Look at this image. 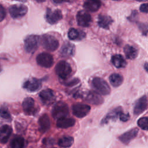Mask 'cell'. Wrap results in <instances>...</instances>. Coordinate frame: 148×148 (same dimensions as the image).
<instances>
[{
	"instance_id": "27",
	"label": "cell",
	"mask_w": 148,
	"mask_h": 148,
	"mask_svg": "<svg viewBox=\"0 0 148 148\" xmlns=\"http://www.w3.org/2000/svg\"><path fill=\"white\" fill-rule=\"evenodd\" d=\"M25 146V140L21 136H14L10 142L11 148H24Z\"/></svg>"
},
{
	"instance_id": "26",
	"label": "cell",
	"mask_w": 148,
	"mask_h": 148,
	"mask_svg": "<svg viewBox=\"0 0 148 148\" xmlns=\"http://www.w3.org/2000/svg\"><path fill=\"white\" fill-rule=\"evenodd\" d=\"M111 61L113 65L117 68L125 67L127 64L126 61L120 54H116L113 56L111 58Z\"/></svg>"
},
{
	"instance_id": "11",
	"label": "cell",
	"mask_w": 148,
	"mask_h": 148,
	"mask_svg": "<svg viewBox=\"0 0 148 148\" xmlns=\"http://www.w3.org/2000/svg\"><path fill=\"white\" fill-rule=\"evenodd\" d=\"M81 97H83L87 102L93 105H100L103 102V99L99 94L94 91H88L85 94L82 95Z\"/></svg>"
},
{
	"instance_id": "3",
	"label": "cell",
	"mask_w": 148,
	"mask_h": 148,
	"mask_svg": "<svg viewBox=\"0 0 148 148\" xmlns=\"http://www.w3.org/2000/svg\"><path fill=\"white\" fill-rule=\"evenodd\" d=\"M69 114V109L68 105L63 102H58L56 103L51 111V114L54 119H60L66 117Z\"/></svg>"
},
{
	"instance_id": "12",
	"label": "cell",
	"mask_w": 148,
	"mask_h": 148,
	"mask_svg": "<svg viewBox=\"0 0 148 148\" xmlns=\"http://www.w3.org/2000/svg\"><path fill=\"white\" fill-rule=\"evenodd\" d=\"M148 107V99L146 95L139 98L135 103L134 107V113L138 115L142 113Z\"/></svg>"
},
{
	"instance_id": "9",
	"label": "cell",
	"mask_w": 148,
	"mask_h": 148,
	"mask_svg": "<svg viewBox=\"0 0 148 148\" xmlns=\"http://www.w3.org/2000/svg\"><path fill=\"white\" fill-rule=\"evenodd\" d=\"M45 17L46 21L49 23L53 24H56L62 18V14L61 11L59 9L52 10L51 9L48 8L46 10Z\"/></svg>"
},
{
	"instance_id": "33",
	"label": "cell",
	"mask_w": 148,
	"mask_h": 148,
	"mask_svg": "<svg viewBox=\"0 0 148 148\" xmlns=\"http://www.w3.org/2000/svg\"><path fill=\"white\" fill-rule=\"evenodd\" d=\"M6 16V11L2 5L0 4V22L4 20Z\"/></svg>"
},
{
	"instance_id": "37",
	"label": "cell",
	"mask_w": 148,
	"mask_h": 148,
	"mask_svg": "<svg viewBox=\"0 0 148 148\" xmlns=\"http://www.w3.org/2000/svg\"><path fill=\"white\" fill-rule=\"evenodd\" d=\"M54 148H55V147H54Z\"/></svg>"
},
{
	"instance_id": "21",
	"label": "cell",
	"mask_w": 148,
	"mask_h": 148,
	"mask_svg": "<svg viewBox=\"0 0 148 148\" xmlns=\"http://www.w3.org/2000/svg\"><path fill=\"white\" fill-rule=\"evenodd\" d=\"M113 22L112 18L108 15L99 14L98 17V25L104 29H109Z\"/></svg>"
},
{
	"instance_id": "28",
	"label": "cell",
	"mask_w": 148,
	"mask_h": 148,
	"mask_svg": "<svg viewBox=\"0 0 148 148\" xmlns=\"http://www.w3.org/2000/svg\"><path fill=\"white\" fill-rule=\"evenodd\" d=\"M110 83L115 87L120 86L123 81V76L119 73H113L109 76Z\"/></svg>"
},
{
	"instance_id": "15",
	"label": "cell",
	"mask_w": 148,
	"mask_h": 148,
	"mask_svg": "<svg viewBox=\"0 0 148 148\" xmlns=\"http://www.w3.org/2000/svg\"><path fill=\"white\" fill-rule=\"evenodd\" d=\"M23 108L24 112L28 115H32L36 112L35 109V101L33 98L27 97L25 98L23 102Z\"/></svg>"
},
{
	"instance_id": "1",
	"label": "cell",
	"mask_w": 148,
	"mask_h": 148,
	"mask_svg": "<svg viewBox=\"0 0 148 148\" xmlns=\"http://www.w3.org/2000/svg\"><path fill=\"white\" fill-rule=\"evenodd\" d=\"M40 42L42 46L49 51H55L59 46L58 40L50 34L43 35L40 39Z\"/></svg>"
},
{
	"instance_id": "25",
	"label": "cell",
	"mask_w": 148,
	"mask_h": 148,
	"mask_svg": "<svg viewBox=\"0 0 148 148\" xmlns=\"http://www.w3.org/2000/svg\"><path fill=\"white\" fill-rule=\"evenodd\" d=\"M124 53L128 59L134 60L137 57L138 51L134 46L127 45L124 47Z\"/></svg>"
},
{
	"instance_id": "8",
	"label": "cell",
	"mask_w": 148,
	"mask_h": 148,
	"mask_svg": "<svg viewBox=\"0 0 148 148\" xmlns=\"http://www.w3.org/2000/svg\"><path fill=\"white\" fill-rule=\"evenodd\" d=\"M73 114L78 118L85 117L90 111V106L83 103H76L73 105L72 108Z\"/></svg>"
},
{
	"instance_id": "18",
	"label": "cell",
	"mask_w": 148,
	"mask_h": 148,
	"mask_svg": "<svg viewBox=\"0 0 148 148\" xmlns=\"http://www.w3.org/2000/svg\"><path fill=\"white\" fill-rule=\"evenodd\" d=\"M138 132V129L137 128H132L126 132H124L119 136V139L121 142L125 144L128 143L131 140L135 138Z\"/></svg>"
},
{
	"instance_id": "30",
	"label": "cell",
	"mask_w": 148,
	"mask_h": 148,
	"mask_svg": "<svg viewBox=\"0 0 148 148\" xmlns=\"http://www.w3.org/2000/svg\"><path fill=\"white\" fill-rule=\"evenodd\" d=\"M138 126L144 130H148V117H143L138 120Z\"/></svg>"
},
{
	"instance_id": "22",
	"label": "cell",
	"mask_w": 148,
	"mask_h": 148,
	"mask_svg": "<svg viewBox=\"0 0 148 148\" xmlns=\"http://www.w3.org/2000/svg\"><path fill=\"white\" fill-rule=\"evenodd\" d=\"M75 124V119L70 117H63L57 120V127L61 128H67L72 127Z\"/></svg>"
},
{
	"instance_id": "17",
	"label": "cell",
	"mask_w": 148,
	"mask_h": 148,
	"mask_svg": "<svg viewBox=\"0 0 148 148\" xmlns=\"http://www.w3.org/2000/svg\"><path fill=\"white\" fill-rule=\"evenodd\" d=\"M75 50V47L74 45L69 42H65L62 46L60 53L61 56L64 57H68L73 56Z\"/></svg>"
},
{
	"instance_id": "24",
	"label": "cell",
	"mask_w": 148,
	"mask_h": 148,
	"mask_svg": "<svg viewBox=\"0 0 148 148\" xmlns=\"http://www.w3.org/2000/svg\"><path fill=\"white\" fill-rule=\"evenodd\" d=\"M101 6V2L99 1L95 0H88L84 3V8L88 11L90 12H96L97 11Z\"/></svg>"
},
{
	"instance_id": "14",
	"label": "cell",
	"mask_w": 148,
	"mask_h": 148,
	"mask_svg": "<svg viewBox=\"0 0 148 148\" xmlns=\"http://www.w3.org/2000/svg\"><path fill=\"white\" fill-rule=\"evenodd\" d=\"M41 86L42 84L40 81L36 78L29 79L23 83V87L31 92L38 91Z\"/></svg>"
},
{
	"instance_id": "5",
	"label": "cell",
	"mask_w": 148,
	"mask_h": 148,
	"mask_svg": "<svg viewBox=\"0 0 148 148\" xmlns=\"http://www.w3.org/2000/svg\"><path fill=\"white\" fill-rule=\"evenodd\" d=\"M40 38L38 35H30L27 36L24 40V48L28 53H34L38 49L39 42Z\"/></svg>"
},
{
	"instance_id": "36",
	"label": "cell",
	"mask_w": 148,
	"mask_h": 148,
	"mask_svg": "<svg viewBox=\"0 0 148 148\" xmlns=\"http://www.w3.org/2000/svg\"><path fill=\"white\" fill-rule=\"evenodd\" d=\"M1 70H2V69H1V65H0V72L1 71Z\"/></svg>"
},
{
	"instance_id": "10",
	"label": "cell",
	"mask_w": 148,
	"mask_h": 148,
	"mask_svg": "<svg viewBox=\"0 0 148 148\" xmlns=\"http://www.w3.org/2000/svg\"><path fill=\"white\" fill-rule=\"evenodd\" d=\"M76 21L79 26L87 27L90 25L92 18L88 12L85 10H80L77 13Z\"/></svg>"
},
{
	"instance_id": "23",
	"label": "cell",
	"mask_w": 148,
	"mask_h": 148,
	"mask_svg": "<svg viewBox=\"0 0 148 148\" xmlns=\"http://www.w3.org/2000/svg\"><path fill=\"white\" fill-rule=\"evenodd\" d=\"M68 36L71 40H80L85 37L86 34L83 31L72 28L69 30Z\"/></svg>"
},
{
	"instance_id": "19",
	"label": "cell",
	"mask_w": 148,
	"mask_h": 148,
	"mask_svg": "<svg viewBox=\"0 0 148 148\" xmlns=\"http://www.w3.org/2000/svg\"><path fill=\"white\" fill-rule=\"evenodd\" d=\"M12 132V128L10 126L5 124L0 128V142L6 143Z\"/></svg>"
},
{
	"instance_id": "35",
	"label": "cell",
	"mask_w": 148,
	"mask_h": 148,
	"mask_svg": "<svg viewBox=\"0 0 148 148\" xmlns=\"http://www.w3.org/2000/svg\"><path fill=\"white\" fill-rule=\"evenodd\" d=\"M140 11L143 13H148V3H143L140 6Z\"/></svg>"
},
{
	"instance_id": "29",
	"label": "cell",
	"mask_w": 148,
	"mask_h": 148,
	"mask_svg": "<svg viewBox=\"0 0 148 148\" xmlns=\"http://www.w3.org/2000/svg\"><path fill=\"white\" fill-rule=\"evenodd\" d=\"M73 143V138L70 136H65L61 138L58 140V145L64 148L71 147Z\"/></svg>"
},
{
	"instance_id": "31",
	"label": "cell",
	"mask_w": 148,
	"mask_h": 148,
	"mask_svg": "<svg viewBox=\"0 0 148 148\" xmlns=\"http://www.w3.org/2000/svg\"><path fill=\"white\" fill-rule=\"evenodd\" d=\"M0 117L6 120H10L11 119L10 113L5 106L0 107Z\"/></svg>"
},
{
	"instance_id": "13",
	"label": "cell",
	"mask_w": 148,
	"mask_h": 148,
	"mask_svg": "<svg viewBox=\"0 0 148 148\" xmlns=\"http://www.w3.org/2000/svg\"><path fill=\"white\" fill-rule=\"evenodd\" d=\"M39 98L42 103L49 105L51 104L55 100V95L54 91L49 88L45 89L39 93Z\"/></svg>"
},
{
	"instance_id": "34",
	"label": "cell",
	"mask_w": 148,
	"mask_h": 148,
	"mask_svg": "<svg viewBox=\"0 0 148 148\" xmlns=\"http://www.w3.org/2000/svg\"><path fill=\"white\" fill-rule=\"evenodd\" d=\"M119 117H120V119L121 121H127L130 119V115L128 113H124L122 112L121 113V114L120 115Z\"/></svg>"
},
{
	"instance_id": "6",
	"label": "cell",
	"mask_w": 148,
	"mask_h": 148,
	"mask_svg": "<svg viewBox=\"0 0 148 148\" xmlns=\"http://www.w3.org/2000/svg\"><path fill=\"white\" fill-rule=\"evenodd\" d=\"M37 64L42 67L49 68L54 64V59L51 54L43 52L39 54L36 57Z\"/></svg>"
},
{
	"instance_id": "20",
	"label": "cell",
	"mask_w": 148,
	"mask_h": 148,
	"mask_svg": "<svg viewBox=\"0 0 148 148\" xmlns=\"http://www.w3.org/2000/svg\"><path fill=\"white\" fill-rule=\"evenodd\" d=\"M39 130L42 132L47 131L50 127V121L49 117L47 114H42L39 119Z\"/></svg>"
},
{
	"instance_id": "32",
	"label": "cell",
	"mask_w": 148,
	"mask_h": 148,
	"mask_svg": "<svg viewBox=\"0 0 148 148\" xmlns=\"http://www.w3.org/2000/svg\"><path fill=\"white\" fill-rule=\"evenodd\" d=\"M138 27L143 34H146L148 32V24L145 23H140L138 24Z\"/></svg>"
},
{
	"instance_id": "4",
	"label": "cell",
	"mask_w": 148,
	"mask_h": 148,
	"mask_svg": "<svg viewBox=\"0 0 148 148\" xmlns=\"http://www.w3.org/2000/svg\"><path fill=\"white\" fill-rule=\"evenodd\" d=\"M55 71L60 78L66 79L71 75L72 68L68 62L62 60L57 64L55 67Z\"/></svg>"
},
{
	"instance_id": "7",
	"label": "cell",
	"mask_w": 148,
	"mask_h": 148,
	"mask_svg": "<svg viewBox=\"0 0 148 148\" xmlns=\"http://www.w3.org/2000/svg\"><path fill=\"white\" fill-rule=\"evenodd\" d=\"M10 14L13 18H18L25 16L28 11L26 6L22 4L13 5L9 8Z\"/></svg>"
},
{
	"instance_id": "16",
	"label": "cell",
	"mask_w": 148,
	"mask_h": 148,
	"mask_svg": "<svg viewBox=\"0 0 148 148\" xmlns=\"http://www.w3.org/2000/svg\"><path fill=\"white\" fill-rule=\"evenodd\" d=\"M122 113V108L121 106H119L112 110L109 112L102 120L101 124H104L108 123L110 120H115L117 118L120 116Z\"/></svg>"
},
{
	"instance_id": "2",
	"label": "cell",
	"mask_w": 148,
	"mask_h": 148,
	"mask_svg": "<svg viewBox=\"0 0 148 148\" xmlns=\"http://www.w3.org/2000/svg\"><path fill=\"white\" fill-rule=\"evenodd\" d=\"M91 84L92 87L98 94L108 95L110 92V88L109 84L105 80L101 77H94L92 80Z\"/></svg>"
}]
</instances>
